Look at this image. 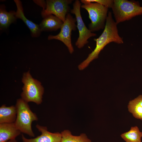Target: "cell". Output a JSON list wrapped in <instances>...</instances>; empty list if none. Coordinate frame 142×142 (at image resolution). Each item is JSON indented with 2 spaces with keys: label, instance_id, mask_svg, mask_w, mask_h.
<instances>
[{
  "label": "cell",
  "instance_id": "cell-10",
  "mask_svg": "<svg viewBox=\"0 0 142 142\" xmlns=\"http://www.w3.org/2000/svg\"><path fill=\"white\" fill-rule=\"evenodd\" d=\"M17 8L16 16L17 18L21 19L29 29L31 36L33 37H39L40 35V31L39 25L35 24L28 19L25 16L22 3L19 0H14Z\"/></svg>",
  "mask_w": 142,
  "mask_h": 142
},
{
  "label": "cell",
  "instance_id": "cell-15",
  "mask_svg": "<svg viewBox=\"0 0 142 142\" xmlns=\"http://www.w3.org/2000/svg\"><path fill=\"white\" fill-rule=\"evenodd\" d=\"M129 111L135 118L142 120V95L130 100L128 105Z\"/></svg>",
  "mask_w": 142,
  "mask_h": 142
},
{
  "label": "cell",
  "instance_id": "cell-2",
  "mask_svg": "<svg viewBox=\"0 0 142 142\" xmlns=\"http://www.w3.org/2000/svg\"><path fill=\"white\" fill-rule=\"evenodd\" d=\"M15 106L17 116L14 123L16 127L21 133L34 137L32 124L33 121L38 120L36 115L31 111L27 103L22 99L17 100Z\"/></svg>",
  "mask_w": 142,
  "mask_h": 142
},
{
  "label": "cell",
  "instance_id": "cell-13",
  "mask_svg": "<svg viewBox=\"0 0 142 142\" xmlns=\"http://www.w3.org/2000/svg\"><path fill=\"white\" fill-rule=\"evenodd\" d=\"M17 116L16 106H6L2 105L0 108V124L14 123Z\"/></svg>",
  "mask_w": 142,
  "mask_h": 142
},
{
  "label": "cell",
  "instance_id": "cell-6",
  "mask_svg": "<svg viewBox=\"0 0 142 142\" xmlns=\"http://www.w3.org/2000/svg\"><path fill=\"white\" fill-rule=\"evenodd\" d=\"M81 3L79 1L75 0L73 4V8L70 13L75 15L77 22V27L79 31V37L75 43L76 46L79 48H83L88 43V40L95 36L96 34L91 32L88 28L82 19L80 13Z\"/></svg>",
  "mask_w": 142,
  "mask_h": 142
},
{
  "label": "cell",
  "instance_id": "cell-20",
  "mask_svg": "<svg viewBox=\"0 0 142 142\" xmlns=\"http://www.w3.org/2000/svg\"><path fill=\"white\" fill-rule=\"evenodd\" d=\"M6 142H17L16 139H14L9 140Z\"/></svg>",
  "mask_w": 142,
  "mask_h": 142
},
{
  "label": "cell",
  "instance_id": "cell-4",
  "mask_svg": "<svg viewBox=\"0 0 142 142\" xmlns=\"http://www.w3.org/2000/svg\"><path fill=\"white\" fill-rule=\"evenodd\" d=\"M22 82L24 84L21 96L27 103L33 102L39 105L42 102L44 90L41 83L33 78L29 71L24 74Z\"/></svg>",
  "mask_w": 142,
  "mask_h": 142
},
{
  "label": "cell",
  "instance_id": "cell-8",
  "mask_svg": "<svg viewBox=\"0 0 142 142\" xmlns=\"http://www.w3.org/2000/svg\"><path fill=\"white\" fill-rule=\"evenodd\" d=\"M72 0H47L45 8L42 10L41 16L44 18L48 15L53 14L64 22L66 16L70 11L69 5Z\"/></svg>",
  "mask_w": 142,
  "mask_h": 142
},
{
  "label": "cell",
  "instance_id": "cell-16",
  "mask_svg": "<svg viewBox=\"0 0 142 142\" xmlns=\"http://www.w3.org/2000/svg\"><path fill=\"white\" fill-rule=\"evenodd\" d=\"M61 142H92L85 134L82 133L78 136L73 135L68 130H65L61 132Z\"/></svg>",
  "mask_w": 142,
  "mask_h": 142
},
{
  "label": "cell",
  "instance_id": "cell-9",
  "mask_svg": "<svg viewBox=\"0 0 142 142\" xmlns=\"http://www.w3.org/2000/svg\"><path fill=\"white\" fill-rule=\"evenodd\" d=\"M36 127L41 132V135L34 138L27 139L22 134V139L23 142H61V133H51L48 131L46 127L38 124H37Z\"/></svg>",
  "mask_w": 142,
  "mask_h": 142
},
{
  "label": "cell",
  "instance_id": "cell-17",
  "mask_svg": "<svg viewBox=\"0 0 142 142\" xmlns=\"http://www.w3.org/2000/svg\"><path fill=\"white\" fill-rule=\"evenodd\" d=\"M120 136L125 142H142V132L137 126H132L129 131L121 134Z\"/></svg>",
  "mask_w": 142,
  "mask_h": 142
},
{
  "label": "cell",
  "instance_id": "cell-11",
  "mask_svg": "<svg viewBox=\"0 0 142 142\" xmlns=\"http://www.w3.org/2000/svg\"><path fill=\"white\" fill-rule=\"evenodd\" d=\"M21 133L14 123L0 124V142H6L16 139Z\"/></svg>",
  "mask_w": 142,
  "mask_h": 142
},
{
  "label": "cell",
  "instance_id": "cell-18",
  "mask_svg": "<svg viewBox=\"0 0 142 142\" xmlns=\"http://www.w3.org/2000/svg\"><path fill=\"white\" fill-rule=\"evenodd\" d=\"M80 1L84 4L93 2L97 3L108 8H111L114 0H81Z\"/></svg>",
  "mask_w": 142,
  "mask_h": 142
},
{
  "label": "cell",
  "instance_id": "cell-3",
  "mask_svg": "<svg viewBox=\"0 0 142 142\" xmlns=\"http://www.w3.org/2000/svg\"><path fill=\"white\" fill-rule=\"evenodd\" d=\"M111 8L118 24L142 14V7L138 1L114 0Z\"/></svg>",
  "mask_w": 142,
  "mask_h": 142
},
{
  "label": "cell",
  "instance_id": "cell-21",
  "mask_svg": "<svg viewBox=\"0 0 142 142\" xmlns=\"http://www.w3.org/2000/svg\"></svg>",
  "mask_w": 142,
  "mask_h": 142
},
{
  "label": "cell",
  "instance_id": "cell-19",
  "mask_svg": "<svg viewBox=\"0 0 142 142\" xmlns=\"http://www.w3.org/2000/svg\"><path fill=\"white\" fill-rule=\"evenodd\" d=\"M34 2L43 8V10L46 7V1L44 0H34Z\"/></svg>",
  "mask_w": 142,
  "mask_h": 142
},
{
  "label": "cell",
  "instance_id": "cell-5",
  "mask_svg": "<svg viewBox=\"0 0 142 142\" xmlns=\"http://www.w3.org/2000/svg\"><path fill=\"white\" fill-rule=\"evenodd\" d=\"M86 10L91 22L88 29L92 32L104 29L108 13V8L98 3H90L81 6Z\"/></svg>",
  "mask_w": 142,
  "mask_h": 142
},
{
  "label": "cell",
  "instance_id": "cell-12",
  "mask_svg": "<svg viewBox=\"0 0 142 142\" xmlns=\"http://www.w3.org/2000/svg\"><path fill=\"white\" fill-rule=\"evenodd\" d=\"M63 23L55 16L50 14L43 18L39 25L41 32L56 31L60 28Z\"/></svg>",
  "mask_w": 142,
  "mask_h": 142
},
{
  "label": "cell",
  "instance_id": "cell-1",
  "mask_svg": "<svg viewBox=\"0 0 142 142\" xmlns=\"http://www.w3.org/2000/svg\"><path fill=\"white\" fill-rule=\"evenodd\" d=\"M117 24L113 18L111 12L109 11L103 32L98 38L94 39L96 42L95 48L86 59L78 65L79 70L84 69L92 61L98 58L101 51L108 44L112 42L118 44L123 43V39L118 33Z\"/></svg>",
  "mask_w": 142,
  "mask_h": 142
},
{
  "label": "cell",
  "instance_id": "cell-14",
  "mask_svg": "<svg viewBox=\"0 0 142 142\" xmlns=\"http://www.w3.org/2000/svg\"><path fill=\"white\" fill-rule=\"evenodd\" d=\"M17 18L16 12L14 11L7 12L4 5L0 6V28L3 30L7 28L12 23L14 22Z\"/></svg>",
  "mask_w": 142,
  "mask_h": 142
},
{
  "label": "cell",
  "instance_id": "cell-7",
  "mask_svg": "<svg viewBox=\"0 0 142 142\" xmlns=\"http://www.w3.org/2000/svg\"><path fill=\"white\" fill-rule=\"evenodd\" d=\"M76 22L75 18L68 13L66 16L59 33L56 35H49L48 37V40L55 39L60 40L67 47L70 53L72 54L74 49L72 43L71 36L72 31L76 29Z\"/></svg>",
  "mask_w": 142,
  "mask_h": 142
}]
</instances>
